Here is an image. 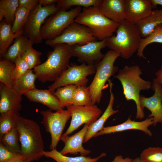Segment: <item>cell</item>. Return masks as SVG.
Here are the masks:
<instances>
[{
    "label": "cell",
    "mask_w": 162,
    "mask_h": 162,
    "mask_svg": "<svg viewBox=\"0 0 162 162\" xmlns=\"http://www.w3.org/2000/svg\"><path fill=\"white\" fill-rule=\"evenodd\" d=\"M98 8L105 16L113 22L119 23L126 20L125 0H101Z\"/></svg>",
    "instance_id": "obj_19"
},
{
    "label": "cell",
    "mask_w": 162,
    "mask_h": 162,
    "mask_svg": "<svg viewBox=\"0 0 162 162\" xmlns=\"http://www.w3.org/2000/svg\"><path fill=\"white\" fill-rule=\"evenodd\" d=\"M22 96L15 91L13 88H10L1 83L0 115L8 113L19 115V112L22 108Z\"/></svg>",
    "instance_id": "obj_15"
},
{
    "label": "cell",
    "mask_w": 162,
    "mask_h": 162,
    "mask_svg": "<svg viewBox=\"0 0 162 162\" xmlns=\"http://www.w3.org/2000/svg\"><path fill=\"white\" fill-rule=\"evenodd\" d=\"M58 0H39L38 4L43 6L51 5L57 3Z\"/></svg>",
    "instance_id": "obj_42"
},
{
    "label": "cell",
    "mask_w": 162,
    "mask_h": 162,
    "mask_svg": "<svg viewBox=\"0 0 162 162\" xmlns=\"http://www.w3.org/2000/svg\"><path fill=\"white\" fill-rule=\"evenodd\" d=\"M38 1L39 0H19V5L31 11L38 4Z\"/></svg>",
    "instance_id": "obj_40"
},
{
    "label": "cell",
    "mask_w": 162,
    "mask_h": 162,
    "mask_svg": "<svg viewBox=\"0 0 162 162\" xmlns=\"http://www.w3.org/2000/svg\"><path fill=\"white\" fill-rule=\"evenodd\" d=\"M74 22L88 27L93 36L99 41L113 35L119 25L118 23L105 16L97 6L83 8Z\"/></svg>",
    "instance_id": "obj_5"
},
{
    "label": "cell",
    "mask_w": 162,
    "mask_h": 162,
    "mask_svg": "<svg viewBox=\"0 0 162 162\" xmlns=\"http://www.w3.org/2000/svg\"><path fill=\"white\" fill-rule=\"evenodd\" d=\"M24 30L14 33L12 26L8 23L4 19L0 23V56L2 58L7 52L10 46L18 36L23 33Z\"/></svg>",
    "instance_id": "obj_23"
},
{
    "label": "cell",
    "mask_w": 162,
    "mask_h": 162,
    "mask_svg": "<svg viewBox=\"0 0 162 162\" xmlns=\"http://www.w3.org/2000/svg\"><path fill=\"white\" fill-rule=\"evenodd\" d=\"M14 63L15 67L11 77L13 85L20 78L30 70L28 64L21 56L18 58Z\"/></svg>",
    "instance_id": "obj_38"
},
{
    "label": "cell",
    "mask_w": 162,
    "mask_h": 162,
    "mask_svg": "<svg viewBox=\"0 0 162 162\" xmlns=\"http://www.w3.org/2000/svg\"><path fill=\"white\" fill-rule=\"evenodd\" d=\"M155 75L156 76L155 80L159 83L162 85V65L160 69L156 72Z\"/></svg>",
    "instance_id": "obj_43"
},
{
    "label": "cell",
    "mask_w": 162,
    "mask_h": 162,
    "mask_svg": "<svg viewBox=\"0 0 162 162\" xmlns=\"http://www.w3.org/2000/svg\"><path fill=\"white\" fill-rule=\"evenodd\" d=\"M19 6V0H0V22L4 18L8 23L12 26L15 14Z\"/></svg>",
    "instance_id": "obj_27"
},
{
    "label": "cell",
    "mask_w": 162,
    "mask_h": 162,
    "mask_svg": "<svg viewBox=\"0 0 162 162\" xmlns=\"http://www.w3.org/2000/svg\"><path fill=\"white\" fill-rule=\"evenodd\" d=\"M32 162H33L32 161Z\"/></svg>",
    "instance_id": "obj_48"
},
{
    "label": "cell",
    "mask_w": 162,
    "mask_h": 162,
    "mask_svg": "<svg viewBox=\"0 0 162 162\" xmlns=\"http://www.w3.org/2000/svg\"><path fill=\"white\" fill-rule=\"evenodd\" d=\"M120 54L112 50H109L103 58L96 63L95 75L89 86L92 105L100 102L103 91L108 87L106 82L118 71V67L114 66L117 58Z\"/></svg>",
    "instance_id": "obj_6"
},
{
    "label": "cell",
    "mask_w": 162,
    "mask_h": 162,
    "mask_svg": "<svg viewBox=\"0 0 162 162\" xmlns=\"http://www.w3.org/2000/svg\"><path fill=\"white\" fill-rule=\"evenodd\" d=\"M110 87V99L108 105L105 111L93 123L88 125L84 137L83 142H88L96 134L101 131L104 127V124L106 120L111 116L117 113L118 110L113 109L114 96L112 92L113 83L110 79L108 81Z\"/></svg>",
    "instance_id": "obj_20"
},
{
    "label": "cell",
    "mask_w": 162,
    "mask_h": 162,
    "mask_svg": "<svg viewBox=\"0 0 162 162\" xmlns=\"http://www.w3.org/2000/svg\"><path fill=\"white\" fill-rule=\"evenodd\" d=\"M70 46L72 56L77 58L80 62L89 65L95 64L104 56L101 50L106 46V39L91 41L85 44H75Z\"/></svg>",
    "instance_id": "obj_13"
},
{
    "label": "cell",
    "mask_w": 162,
    "mask_h": 162,
    "mask_svg": "<svg viewBox=\"0 0 162 162\" xmlns=\"http://www.w3.org/2000/svg\"><path fill=\"white\" fill-rule=\"evenodd\" d=\"M116 32V35L106 39V46L129 59L137 51L142 38L138 27L125 20L119 23Z\"/></svg>",
    "instance_id": "obj_4"
},
{
    "label": "cell",
    "mask_w": 162,
    "mask_h": 162,
    "mask_svg": "<svg viewBox=\"0 0 162 162\" xmlns=\"http://www.w3.org/2000/svg\"><path fill=\"white\" fill-rule=\"evenodd\" d=\"M33 43L23 33L16 37L2 58L14 62Z\"/></svg>",
    "instance_id": "obj_22"
},
{
    "label": "cell",
    "mask_w": 162,
    "mask_h": 162,
    "mask_svg": "<svg viewBox=\"0 0 162 162\" xmlns=\"http://www.w3.org/2000/svg\"><path fill=\"white\" fill-rule=\"evenodd\" d=\"M71 118L70 125L62 136H68L81 125L91 124L100 116L101 110L95 105L88 106L71 105L66 107Z\"/></svg>",
    "instance_id": "obj_12"
},
{
    "label": "cell",
    "mask_w": 162,
    "mask_h": 162,
    "mask_svg": "<svg viewBox=\"0 0 162 162\" xmlns=\"http://www.w3.org/2000/svg\"><path fill=\"white\" fill-rule=\"evenodd\" d=\"M32 162L31 160L25 158H22L20 159L17 160L13 162Z\"/></svg>",
    "instance_id": "obj_45"
},
{
    "label": "cell",
    "mask_w": 162,
    "mask_h": 162,
    "mask_svg": "<svg viewBox=\"0 0 162 162\" xmlns=\"http://www.w3.org/2000/svg\"><path fill=\"white\" fill-rule=\"evenodd\" d=\"M132 159L128 157L124 158L122 156L118 155L116 156L111 162H132Z\"/></svg>",
    "instance_id": "obj_41"
},
{
    "label": "cell",
    "mask_w": 162,
    "mask_h": 162,
    "mask_svg": "<svg viewBox=\"0 0 162 162\" xmlns=\"http://www.w3.org/2000/svg\"><path fill=\"white\" fill-rule=\"evenodd\" d=\"M59 9L55 4L45 6L38 4L30 11L24 28L23 34L33 44L41 43L43 40L41 36L40 29L42 25L48 17Z\"/></svg>",
    "instance_id": "obj_9"
},
{
    "label": "cell",
    "mask_w": 162,
    "mask_h": 162,
    "mask_svg": "<svg viewBox=\"0 0 162 162\" xmlns=\"http://www.w3.org/2000/svg\"><path fill=\"white\" fill-rule=\"evenodd\" d=\"M151 2L153 9L156 8L158 5L162 6V0H151Z\"/></svg>",
    "instance_id": "obj_44"
},
{
    "label": "cell",
    "mask_w": 162,
    "mask_h": 162,
    "mask_svg": "<svg viewBox=\"0 0 162 162\" xmlns=\"http://www.w3.org/2000/svg\"><path fill=\"white\" fill-rule=\"evenodd\" d=\"M81 7H76L68 11L59 9L48 17L40 29L42 40L53 39L60 35L81 12Z\"/></svg>",
    "instance_id": "obj_7"
},
{
    "label": "cell",
    "mask_w": 162,
    "mask_h": 162,
    "mask_svg": "<svg viewBox=\"0 0 162 162\" xmlns=\"http://www.w3.org/2000/svg\"><path fill=\"white\" fill-rule=\"evenodd\" d=\"M88 125L85 124L83 128L74 134L69 136H62L61 140L64 143V146L59 152L65 155L68 154L86 156L91 153V151L85 149L82 146L85 135Z\"/></svg>",
    "instance_id": "obj_18"
},
{
    "label": "cell",
    "mask_w": 162,
    "mask_h": 162,
    "mask_svg": "<svg viewBox=\"0 0 162 162\" xmlns=\"http://www.w3.org/2000/svg\"><path fill=\"white\" fill-rule=\"evenodd\" d=\"M162 24V8L152 10L147 17L138 22V27L142 38L149 35L159 25Z\"/></svg>",
    "instance_id": "obj_24"
},
{
    "label": "cell",
    "mask_w": 162,
    "mask_h": 162,
    "mask_svg": "<svg viewBox=\"0 0 162 162\" xmlns=\"http://www.w3.org/2000/svg\"><path fill=\"white\" fill-rule=\"evenodd\" d=\"M140 158L143 162H162V147L146 148L141 152Z\"/></svg>",
    "instance_id": "obj_35"
},
{
    "label": "cell",
    "mask_w": 162,
    "mask_h": 162,
    "mask_svg": "<svg viewBox=\"0 0 162 162\" xmlns=\"http://www.w3.org/2000/svg\"><path fill=\"white\" fill-rule=\"evenodd\" d=\"M101 0H58L57 5L60 9L66 10L73 6L88 8L98 6Z\"/></svg>",
    "instance_id": "obj_33"
},
{
    "label": "cell",
    "mask_w": 162,
    "mask_h": 162,
    "mask_svg": "<svg viewBox=\"0 0 162 162\" xmlns=\"http://www.w3.org/2000/svg\"><path fill=\"white\" fill-rule=\"evenodd\" d=\"M154 94L150 97L140 95V101L143 110L146 108L151 112L148 117L153 118V125L162 124V85L158 82L155 78L153 80L152 88Z\"/></svg>",
    "instance_id": "obj_14"
},
{
    "label": "cell",
    "mask_w": 162,
    "mask_h": 162,
    "mask_svg": "<svg viewBox=\"0 0 162 162\" xmlns=\"http://www.w3.org/2000/svg\"><path fill=\"white\" fill-rule=\"evenodd\" d=\"M153 125V118L148 117L141 121H136L131 120L130 117L123 123L114 126L104 127L103 129L98 132L94 137L116 132H121L130 130H138L142 131L149 136H151L152 134L148 128Z\"/></svg>",
    "instance_id": "obj_17"
},
{
    "label": "cell",
    "mask_w": 162,
    "mask_h": 162,
    "mask_svg": "<svg viewBox=\"0 0 162 162\" xmlns=\"http://www.w3.org/2000/svg\"><path fill=\"white\" fill-rule=\"evenodd\" d=\"M18 115L12 113L0 115V138L16 128L15 117Z\"/></svg>",
    "instance_id": "obj_36"
},
{
    "label": "cell",
    "mask_w": 162,
    "mask_h": 162,
    "mask_svg": "<svg viewBox=\"0 0 162 162\" xmlns=\"http://www.w3.org/2000/svg\"><path fill=\"white\" fill-rule=\"evenodd\" d=\"M132 162H143L140 159V157H137L132 159Z\"/></svg>",
    "instance_id": "obj_46"
},
{
    "label": "cell",
    "mask_w": 162,
    "mask_h": 162,
    "mask_svg": "<svg viewBox=\"0 0 162 162\" xmlns=\"http://www.w3.org/2000/svg\"><path fill=\"white\" fill-rule=\"evenodd\" d=\"M19 135L16 127L0 138V143L13 152L21 153Z\"/></svg>",
    "instance_id": "obj_29"
},
{
    "label": "cell",
    "mask_w": 162,
    "mask_h": 162,
    "mask_svg": "<svg viewBox=\"0 0 162 162\" xmlns=\"http://www.w3.org/2000/svg\"><path fill=\"white\" fill-rule=\"evenodd\" d=\"M40 113L43 117V123L45 130L51 136L50 149L56 148L61 140L66 124L71 117L70 113L67 110L61 109L55 112L50 110H42Z\"/></svg>",
    "instance_id": "obj_10"
},
{
    "label": "cell",
    "mask_w": 162,
    "mask_h": 162,
    "mask_svg": "<svg viewBox=\"0 0 162 162\" xmlns=\"http://www.w3.org/2000/svg\"><path fill=\"white\" fill-rule=\"evenodd\" d=\"M54 92L48 89L35 88L24 95L31 102L40 103L47 106L50 110L56 111L62 109L60 108L59 100Z\"/></svg>",
    "instance_id": "obj_21"
},
{
    "label": "cell",
    "mask_w": 162,
    "mask_h": 162,
    "mask_svg": "<svg viewBox=\"0 0 162 162\" xmlns=\"http://www.w3.org/2000/svg\"><path fill=\"white\" fill-rule=\"evenodd\" d=\"M52 46L53 49L48 52L46 60L33 70L42 83L56 81L67 69L73 57L70 46L61 44Z\"/></svg>",
    "instance_id": "obj_3"
},
{
    "label": "cell",
    "mask_w": 162,
    "mask_h": 162,
    "mask_svg": "<svg viewBox=\"0 0 162 162\" xmlns=\"http://www.w3.org/2000/svg\"><path fill=\"white\" fill-rule=\"evenodd\" d=\"M95 64L80 65L71 64L53 83L48 87V89L54 92L58 88L67 85L86 86L88 80L87 76L95 73Z\"/></svg>",
    "instance_id": "obj_8"
},
{
    "label": "cell",
    "mask_w": 162,
    "mask_h": 162,
    "mask_svg": "<svg viewBox=\"0 0 162 162\" xmlns=\"http://www.w3.org/2000/svg\"><path fill=\"white\" fill-rule=\"evenodd\" d=\"M30 10L25 8L19 7L15 15L14 19L12 26V30L14 33L21 30H24Z\"/></svg>",
    "instance_id": "obj_34"
},
{
    "label": "cell",
    "mask_w": 162,
    "mask_h": 162,
    "mask_svg": "<svg viewBox=\"0 0 162 162\" xmlns=\"http://www.w3.org/2000/svg\"><path fill=\"white\" fill-rule=\"evenodd\" d=\"M154 43H162V24L156 27L148 36L142 38L137 55L140 57L146 58L143 54L144 50L148 45Z\"/></svg>",
    "instance_id": "obj_30"
},
{
    "label": "cell",
    "mask_w": 162,
    "mask_h": 162,
    "mask_svg": "<svg viewBox=\"0 0 162 162\" xmlns=\"http://www.w3.org/2000/svg\"><path fill=\"white\" fill-rule=\"evenodd\" d=\"M36 75L33 70H30L20 78L14 84L13 88L19 94L22 95L36 88Z\"/></svg>",
    "instance_id": "obj_26"
},
{
    "label": "cell",
    "mask_w": 162,
    "mask_h": 162,
    "mask_svg": "<svg viewBox=\"0 0 162 162\" xmlns=\"http://www.w3.org/2000/svg\"><path fill=\"white\" fill-rule=\"evenodd\" d=\"M24 158L22 154L10 151L0 143V162H13Z\"/></svg>",
    "instance_id": "obj_39"
},
{
    "label": "cell",
    "mask_w": 162,
    "mask_h": 162,
    "mask_svg": "<svg viewBox=\"0 0 162 162\" xmlns=\"http://www.w3.org/2000/svg\"><path fill=\"white\" fill-rule=\"evenodd\" d=\"M89 28L75 22L70 24L62 34L55 38L45 41L46 45L52 46L57 44H66L70 46L83 45L88 42L97 40Z\"/></svg>",
    "instance_id": "obj_11"
},
{
    "label": "cell",
    "mask_w": 162,
    "mask_h": 162,
    "mask_svg": "<svg viewBox=\"0 0 162 162\" xmlns=\"http://www.w3.org/2000/svg\"><path fill=\"white\" fill-rule=\"evenodd\" d=\"M15 67L14 62L5 59L0 61V82L10 88H12V75Z\"/></svg>",
    "instance_id": "obj_31"
},
{
    "label": "cell",
    "mask_w": 162,
    "mask_h": 162,
    "mask_svg": "<svg viewBox=\"0 0 162 162\" xmlns=\"http://www.w3.org/2000/svg\"><path fill=\"white\" fill-rule=\"evenodd\" d=\"M72 105L75 106L92 105L89 86H76L74 92Z\"/></svg>",
    "instance_id": "obj_32"
},
{
    "label": "cell",
    "mask_w": 162,
    "mask_h": 162,
    "mask_svg": "<svg viewBox=\"0 0 162 162\" xmlns=\"http://www.w3.org/2000/svg\"><path fill=\"white\" fill-rule=\"evenodd\" d=\"M16 127L19 135L21 153L25 158L33 161L43 156L44 143L38 124L34 120L17 115Z\"/></svg>",
    "instance_id": "obj_1"
},
{
    "label": "cell",
    "mask_w": 162,
    "mask_h": 162,
    "mask_svg": "<svg viewBox=\"0 0 162 162\" xmlns=\"http://www.w3.org/2000/svg\"><path fill=\"white\" fill-rule=\"evenodd\" d=\"M42 53L33 48L32 46L29 47L22 55L21 57L32 70L41 64L40 57Z\"/></svg>",
    "instance_id": "obj_37"
},
{
    "label": "cell",
    "mask_w": 162,
    "mask_h": 162,
    "mask_svg": "<svg viewBox=\"0 0 162 162\" xmlns=\"http://www.w3.org/2000/svg\"><path fill=\"white\" fill-rule=\"evenodd\" d=\"M43 154L45 157L51 158L56 162H97L99 159L106 155V153H102L98 157L94 158L81 155L76 157H69L62 154L56 148L50 151H44Z\"/></svg>",
    "instance_id": "obj_25"
},
{
    "label": "cell",
    "mask_w": 162,
    "mask_h": 162,
    "mask_svg": "<svg viewBox=\"0 0 162 162\" xmlns=\"http://www.w3.org/2000/svg\"><path fill=\"white\" fill-rule=\"evenodd\" d=\"M76 86L74 85H67L56 90L54 94L59 100L61 109L73 105L74 92Z\"/></svg>",
    "instance_id": "obj_28"
},
{
    "label": "cell",
    "mask_w": 162,
    "mask_h": 162,
    "mask_svg": "<svg viewBox=\"0 0 162 162\" xmlns=\"http://www.w3.org/2000/svg\"><path fill=\"white\" fill-rule=\"evenodd\" d=\"M49 162V161H44V162Z\"/></svg>",
    "instance_id": "obj_47"
},
{
    "label": "cell",
    "mask_w": 162,
    "mask_h": 162,
    "mask_svg": "<svg viewBox=\"0 0 162 162\" xmlns=\"http://www.w3.org/2000/svg\"><path fill=\"white\" fill-rule=\"evenodd\" d=\"M142 72L137 65H126L120 70L114 77L118 79L122 86L123 94L126 99L134 101L136 106V118L142 119L145 116L144 110L140 101V92L148 91L152 88V82L141 77Z\"/></svg>",
    "instance_id": "obj_2"
},
{
    "label": "cell",
    "mask_w": 162,
    "mask_h": 162,
    "mask_svg": "<svg viewBox=\"0 0 162 162\" xmlns=\"http://www.w3.org/2000/svg\"><path fill=\"white\" fill-rule=\"evenodd\" d=\"M126 20L136 25L148 16L153 9L151 0H125Z\"/></svg>",
    "instance_id": "obj_16"
}]
</instances>
